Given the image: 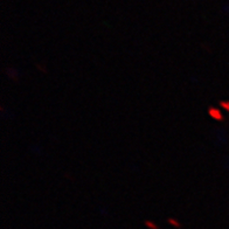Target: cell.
<instances>
[{"instance_id":"obj_2","label":"cell","mask_w":229,"mask_h":229,"mask_svg":"<svg viewBox=\"0 0 229 229\" xmlns=\"http://www.w3.org/2000/svg\"><path fill=\"white\" fill-rule=\"evenodd\" d=\"M167 221H168V223H170L171 226H173V227H176V228H180V227H181L180 222H179V221H176V220H174V219H171V217H170Z\"/></svg>"},{"instance_id":"obj_4","label":"cell","mask_w":229,"mask_h":229,"mask_svg":"<svg viewBox=\"0 0 229 229\" xmlns=\"http://www.w3.org/2000/svg\"><path fill=\"white\" fill-rule=\"evenodd\" d=\"M220 105L222 106V108L224 109V110H226V111L229 112V102H224V101H221V102H220Z\"/></svg>"},{"instance_id":"obj_1","label":"cell","mask_w":229,"mask_h":229,"mask_svg":"<svg viewBox=\"0 0 229 229\" xmlns=\"http://www.w3.org/2000/svg\"><path fill=\"white\" fill-rule=\"evenodd\" d=\"M208 115H209V116H211L213 119H215V120H219V122L223 120L222 112L220 111L219 109H216V108H213V106H211V108L208 109Z\"/></svg>"},{"instance_id":"obj_3","label":"cell","mask_w":229,"mask_h":229,"mask_svg":"<svg viewBox=\"0 0 229 229\" xmlns=\"http://www.w3.org/2000/svg\"><path fill=\"white\" fill-rule=\"evenodd\" d=\"M145 226L148 227V228H151V229H159L158 226H157L154 222H152V221H145Z\"/></svg>"}]
</instances>
